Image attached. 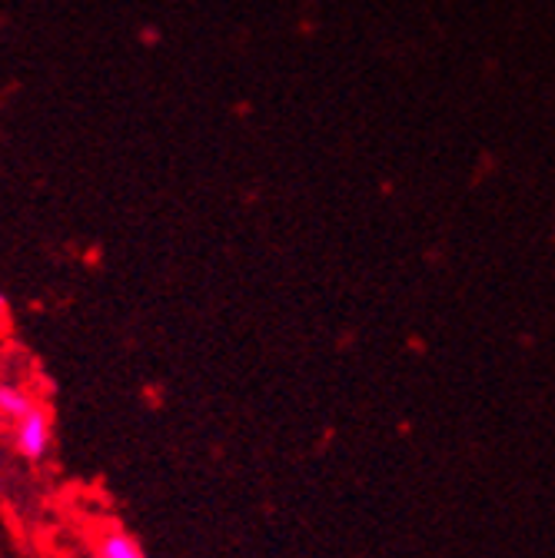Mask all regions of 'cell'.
Masks as SVG:
<instances>
[{
    "label": "cell",
    "mask_w": 555,
    "mask_h": 558,
    "mask_svg": "<svg viewBox=\"0 0 555 558\" xmlns=\"http://www.w3.org/2000/svg\"><path fill=\"white\" fill-rule=\"evenodd\" d=\"M50 439H53V429H50V415L40 402L31 405L27 415H21L14 423V449L21 459L27 462H40L47 459L50 452Z\"/></svg>",
    "instance_id": "cell-1"
},
{
    "label": "cell",
    "mask_w": 555,
    "mask_h": 558,
    "mask_svg": "<svg viewBox=\"0 0 555 558\" xmlns=\"http://www.w3.org/2000/svg\"><path fill=\"white\" fill-rule=\"evenodd\" d=\"M31 405H34V396L24 386L0 383V415H4L8 423H17L21 415L31 412Z\"/></svg>",
    "instance_id": "cell-3"
},
{
    "label": "cell",
    "mask_w": 555,
    "mask_h": 558,
    "mask_svg": "<svg viewBox=\"0 0 555 558\" xmlns=\"http://www.w3.org/2000/svg\"><path fill=\"white\" fill-rule=\"evenodd\" d=\"M94 555L97 558H147L141 542H136L126 529L113 525V529H104L97 545H94Z\"/></svg>",
    "instance_id": "cell-2"
}]
</instances>
